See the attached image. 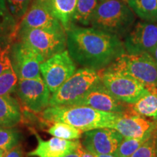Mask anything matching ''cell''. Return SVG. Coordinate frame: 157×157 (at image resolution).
I'll return each instance as SVG.
<instances>
[{
	"mask_svg": "<svg viewBox=\"0 0 157 157\" xmlns=\"http://www.w3.org/2000/svg\"><path fill=\"white\" fill-rule=\"evenodd\" d=\"M17 23L12 16L5 0H0V37L13 40L16 38Z\"/></svg>",
	"mask_w": 157,
	"mask_h": 157,
	"instance_id": "cell-22",
	"label": "cell"
},
{
	"mask_svg": "<svg viewBox=\"0 0 157 157\" xmlns=\"http://www.w3.org/2000/svg\"><path fill=\"white\" fill-rule=\"evenodd\" d=\"M36 1H39V2H46V3H48V0H36Z\"/></svg>",
	"mask_w": 157,
	"mask_h": 157,
	"instance_id": "cell-36",
	"label": "cell"
},
{
	"mask_svg": "<svg viewBox=\"0 0 157 157\" xmlns=\"http://www.w3.org/2000/svg\"><path fill=\"white\" fill-rule=\"evenodd\" d=\"M73 105H86L108 113L125 114L124 103L109 93L101 81Z\"/></svg>",
	"mask_w": 157,
	"mask_h": 157,
	"instance_id": "cell-13",
	"label": "cell"
},
{
	"mask_svg": "<svg viewBox=\"0 0 157 157\" xmlns=\"http://www.w3.org/2000/svg\"><path fill=\"white\" fill-rule=\"evenodd\" d=\"M150 137L146 136L140 138L124 137L113 155L117 157H129Z\"/></svg>",
	"mask_w": 157,
	"mask_h": 157,
	"instance_id": "cell-24",
	"label": "cell"
},
{
	"mask_svg": "<svg viewBox=\"0 0 157 157\" xmlns=\"http://www.w3.org/2000/svg\"><path fill=\"white\" fill-rule=\"evenodd\" d=\"M19 78L13 66L0 75V95H10L15 92Z\"/></svg>",
	"mask_w": 157,
	"mask_h": 157,
	"instance_id": "cell-26",
	"label": "cell"
},
{
	"mask_svg": "<svg viewBox=\"0 0 157 157\" xmlns=\"http://www.w3.org/2000/svg\"><path fill=\"white\" fill-rule=\"evenodd\" d=\"M82 145L93 154H113L124 137L112 128H98L82 134Z\"/></svg>",
	"mask_w": 157,
	"mask_h": 157,
	"instance_id": "cell-12",
	"label": "cell"
},
{
	"mask_svg": "<svg viewBox=\"0 0 157 157\" xmlns=\"http://www.w3.org/2000/svg\"><path fill=\"white\" fill-rule=\"evenodd\" d=\"M60 23L50 10L48 3L33 0L27 13L17 23V34L28 29L53 26Z\"/></svg>",
	"mask_w": 157,
	"mask_h": 157,
	"instance_id": "cell-14",
	"label": "cell"
},
{
	"mask_svg": "<svg viewBox=\"0 0 157 157\" xmlns=\"http://www.w3.org/2000/svg\"><path fill=\"white\" fill-rule=\"evenodd\" d=\"M48 132L52 136L66 140H78L84 133L81 129L63 122L53 123L49 127Z\"/></svg>",
	"mask_w": 157,
	"mask_h": 157,
	"instance_id": "cell-23",
	"label": "cell"
},
{
	"mask_svg": "<svg viewBox=\"0 0 157 157\" xmlns=\"http://www.w3.org/2000/svg\"><path fill=\"white\" fill-rule=\"evenodd\" d=\"M111 128L124 137L140 138L151 136L157 129V121L146 119L143 116L124 114L115 121Z\"/></svg>",
	"mask_w": 157,
	"mask_h": 157,
	"instance_id": "cell-15",
	"label": "cell"
},
{
	"mask_svg": "<svg viewBox=\"0 0 157 157\" xmlns=\"http://www.w3.org/2000/svg\"><path fill=\"white\" fill-rule=\"evenodd\" d=\"M63 157H79V156H78V154H77V152L76 151H74L72 153H71V154L66 155V156H65Z\"/></svg>",
	"mask_w": 157,
	"mask_h": 157,
	"instance_id": "cell-34",
	"label": "cell"
},
{
	"mask_svg": "<svg viewBox=\"0 0 157 157\" xmlns=\"http://www.w3.org/2000/svg\"><path fill=\"white\" fill-rule=\"evenodd\" d=\"M129 7L140 18L157 22V0H127Z\"/></svg>",
	"mask_w": 157,
	"mask_h": 157,
	"instance_id": "cell-20",
	"label": "cell"
},
{
	"mask_svg": "<svg viewBox=\"0 0 157 157\" xmlns=\"http://www.w3.org/2000/svg\"><path fill=\"white\" fill-rule=\"evenodd\" d=\"M76 151L77 152L79 157H95V155L90 152L89 151L87 150L84 147L82 146V143L77 147Z\"/></svg>",
	"mask_w": 157,
	"mask_h": 157,
	"instance_id": "cell-31",
	"label": "cell"
},
{
	"mask_svg": "<svg viewBox=\"0 0 157 157\" xmlns=\"http://www.w3.org/2000/svg\"><path fill=\"white\" fill-rule=\"evenodd\" d=\"M76 66L68 50L55 55L40 64V73L50 93H54L75 73Z\"/></svg>",
	"mask_w": 157,
	"mask_h": 157,
	"instance_id": "cell-8",
	"label": "cell"
},
{
	"mask_svg": "<svg viewBox=\"0 0 157 157\" xmlns=\"http://www.w3.org/2000/svg\"><path fill=\"white\" fill-rule=\"evenodd\" d=\"M135 21L132 9L124 0H104L98 5L90 25L124 38L134 25Z\"/></svg>",
	"mask_w": 157,
	"mask_h": 157,
	"instance_id": "cell-3",
	"label": "cell"
},
{
	"mask_svg": "<svg viewBox=\"0 0 157 157\" xmlns=\"http://www.w3.org/2000/svg\"><path fill=\"white\" fill-rule=\"evenodd\" d=\"M15 92L25 109L42 112L49 106L50 91L42 77L19 79Z\"/></svg>",
	"mask_w": 157,
	"mask_h": 157,
	"instance_id": "cell-9",
	"label": "cell"
},
{
	"mask_svg": "<svg viewBox=\"0 0 157 157\" xmlns=\"http://www.w3.org/2000/svg\"><path fill=\"white\" fill-rule=\"evenodd\" d=\"M12 66L19 79L40 78V64L43 58L21 41L12 45Z\"/></svg>",
	"mask_w": 157,
	"mask_h": 157,
	"instance_id": "cell-10",
	"label": "cell"
},
{
	"mask_svg": "<svg viewBox=\"0 0 157 157\" xmlns=\"http://www.w3.org/2000/svg\"><path fill=\"white\" fill-rule=\"evenodd\" d=\"M78 0H48V4L52 14L60 21L65 30L71 24L72 17Z\"/></svg>",
	"mask_w": 157,
	"mask_h": 157,
	"instance_id": "cell-18",
	"label": "cell"
},
{
	"mask_svg": "<svg viewBox=\"0 0 157 157\" xmlns=\"http://www.w3.org/2000/svg\"><path fill=\"white\" fill-rule=\"evenodd\" d=\"M22 119L18 102L10 95H0V126L13 127Z\"/></svg>",
	"mask_w": 157,
	"mask_h": 157,
	"instance_id": "cell-17",
	"label": "cell"
},
{
	"mask_svg": "<svg viewBox=\"0 0 157 157\" xmlns=\"http://www.w3.org/2000/svg\"><path fill=\"white\" fill-rule=\"evenodd\" d=\"M6 153H7V151L2 150V149H0V157H5Z\"/></svg>",
	"mask_w": 157,
	"mask_h": 157,
	"instance_id": "cell-35",
	"label": "cell"
},
{
	"mask_svg": "<svg viewBox=\"0 0 157 157\" xmlns=\"http://www.w3.org/2000/svg\"><path fill=\"white\" fill-rule=\"evenodd\" d=\"M104 71L136 78L149 88L157 87V64L148 53L121 55Z\"/></svg>",
	"mask_w": 157,
	"mask_h": 157,
	"instance_id": "cell-6",
	"label": "cell"
},
{
	"mask_svg": "<svg viewBox=\"0 0 157 157\" xmlns=\"http://www.w3.org/2000/svg\"><path fill=\"white\" fill-rule=\"evenodd\" d=\"M12 45L10 39L0 37V75L12 67L10 58Z\"/></svg>",
	"mask_w": 157,
	"mask_h": 157,
	"instance_id": "cell-28",
	"label": "cell"
},
{
	"mask_svg": "<svg viewBox=\"0 0 157 157\" xmlns=\"http://www.w3.org/2000/svg\"><path fill=\"white\" fill-rule=\"evenodd\" d=\"M17 36L42 57L44 61L66 50V31L60 23L53 26L20 31Z\"/></svg>",
	"mask_w": 157,
	"mask_h": 157,
	"instance_id": "cell-5",
	"label": "cell"
},
{
	"mask_svg": "<svg viewBox=\"0 0 157 157\" xmlns=\"http://www.w3.org/2000/svg\"><path fill=\"white\" fill-rule=\"evenodd\" d=\"M95 157H117L113 154H94Z\"/></svg>",
	"mask_w": 157,
	"mask_h": 157,
	"instance_id": "cell-33",
	"label": "cell"
},
{
	"mask_svg": "<svg viewBox=\"0 0 157 157\" xmlns=\"http://www.w3.org/2000/svg\"><path fill=\"white\" fill-rule=\"evenodd\" d=\"M123 43L127 53L150 54L157 45V24L138 22L124 36Z\"/></svg>",
	"mask_w": 157,
	"mask_h": 157,
	"instance_id": "cell-11",
	"label": "cell"
},
{
	"mask_svg": "<svg viewBox=\"0 0 157 157\" xmlns=\"http://www.w3.org/2000/svg\"><path fill=\"white\" fill-rule=\"evenodd\" d=\"M66 31L68 53L84 68L103 70L126 52L121 38L106 31L74 23Z\"/></svg>",
	"mask_w": 157,
	"mask_h": 157,
	"instance_id": "cell-1",
	"label": "cell"
},
{
	"mask_svg": "<svg viewBox=\"0 0 157 157\" xmlns=\"http://www.w3.org/2000/svg\"><path fill=\"white\" fill-rule=\"evenodd\" d=\"M101 73V82L113 96L124 103L133 104L149 93L146 85L124 74L105 71Z\"/></svg>",
	"mask_w": 157,
	"mask_h": 157,
	"instance_id": "cell-7",
	"label": "cell"
},
{
	"mask_svg": "<svg viewBox=\"0 0 157 157\" xmlns=\"http://www.w3.org/2000/svg\"><path fill=\"white\" fill-rule=\"evenodd\" d=\"M98 5V0H78L71 23L82 25H90L92 17Z\"/></svg>",
	"mask_w": 157,
	"mask_h": 157,
	"instance_id": "cell-21",
	"label": "cell"
},
{
	"mask_svg": "<svg viewBox=\"0 0 157 157\" xmlns=\"http://www.w3.org/2000/svg\"><path fill=\"white\" fill-rule=\"evenodd\" d=\"M34 134L37 140V146L27 154L28 156L63 157L75 151L81 144L78 140H66L56 137L44 140L38 133L34 132Z\"/></svg>",
	"mask_w": 157,
	"mask_h": 157,
	"instance_id": "cell-16",
	"label": "cell"
},
{
	"mask_svg": "<svg viewBox=\"0 0 157 157\" xmlns=\"http://www.w3.org/2000/svg\"><path fill=\"white\" fill-rule=\"evenodd\" d=\"M122 115L104 112L86 105L49 107L42 111V118L48 122L66 123L84 132L98 128H111Z\"/></svg>",
	"mask_w": 157,
	"mask_h": 157,
	"instance_id": "cell-2",
	"label": "cell"
},
{
	"mask_svg": "<svg viewBox=\"0 0 157 157\" xmlns=\"http://www.w3.org/2000/svg\"><path fill=\"white\" fill-rule=\"evenodd\" d=\"M156 87H153L152 91L133 103L132 111L137 114L152 118L157 121V91Z\"/></svg>",
	"mask_w": 157,
	"mask_h": 157,
	"instance_id": "cell-19",
	"label": "cell"
},
{
	"mask_svg": "<svg viewBox=\"0 0 157 157\" xmlns=\"http://www.w3.org/2000/svg\"><path fill=\"white\" fill-rule=\"evenodd\" d=\"M100 2H102V1H104V0H99Z\"/></svg>",
	"mask_w": 157,
	"mask_h": 157,
	"instance_id": "cell-38",
	"label": "cell"
},
{
	"mask_svg": "<svg viewBox=\"0 0 157 157\" xmlns=\"http://www.w3.org/2000/svg\"><path fill=\"white\" fill-rule=\"evenodd\" d=\"M21 135L19 131L13 127L0 126V149L8 151L20 143Z\"/></svg>",
	"mask_w": 157,
	"mask_h": 157,
	"instance_id": "cell-25",
	"label": "cell"
},
{
	"mask_svg": "<svg viewBox=\"0 0 157 157\" xmlns=\"http://www.w3.org/2000/svg\"><path fill=\"white\" fill-rule=\"evenodd\" d=\"M101 81V73L90 68H81L52 93L50 107L69 106L79 101Z\"/></svg>",
	"mask_w": 157,
	"mask_h": 157,
	"instance_id": "cell-4",
	"label": "cell"
},
{
	"mask_svg": "<svg viewBox=\"0 0 157 157\" xmlns=\"http://www.w3.org/2000/svg\"><path fill=\"white\" fill-rule=\"evenodd\" d=\"M7 7L12 16L17 21L24 16L33 0H5Z\"/></svg>",
	"mask_w": 157,
	"mask_h": 157,
	"instance_id": "cell-27",
	"label": "cell"
},
{
	"mask_svg": "<svg viewBox=\"0 0 157 157\" xmlns=\"http://www.w3.org/2000/svg\"><path fill=\"white\" fill-rule=\"evenodd\" d=\"M157 129L129 157H154L156 154Z\"/></svg>",
	"mask_w": 157,
	"mask_h": 157,
	"instance_id": "cell-29",
	"label": "cell"
},
{
	"mask_svg": "<svg viewBox=\"0 0 157 157\" xmlns=\"http://www.w3.org/2000/svg\"><path fill=\"white\" fill-rule=\"evenodd\" d=\"M151 56L152 57V58L154 59V60L156 62V63L157 64V45L155 47V48L154 49V50L152 51L150 53Z\"/></svg>",
	"mask_w": 157,
	"mask_h": 157,
	"instance_id": "cell-32",
	"label": "cell"
},
{
	"mask_svg": "<svg viewBox=\"0 0 157 157\" xmlns=\"http://www.w3.org/2000/svg\"><path fill=\"white\" fill-rule=\"evenodd\" d=\"M24 156V152L22 145L21 143L17 144V146L13 147L10 150L6 153L5 157H23Z\"/></svg>",
	"mask_w": 157,
	"mask_h": 157,
	"instance_id": "cell-30",
	"label": "cell"
},
{
	"mask_svg": "<svg viewBox=\"0 0 157 157\" xmlns=\"http://www.w3.org/2000/svg\"><path fill=\"white\" fill-rule=\"evenodd\" d=\"M154 157H157V155H156V154H155V156H154Z\"/></svg>",
	"mask_w": 157,
	"mask_h": 157,
	"instance_id": "cell-37",
	"label": "cell"
}]
</instances>
